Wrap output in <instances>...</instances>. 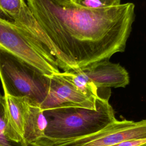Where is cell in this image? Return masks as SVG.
Listing matches in <instances>:
<instances>
[{
  "label": "cell",
  "mask_w": 146,
  "mask_h": 146,
  "mask_svg": "<svg viewBox=\"0 0 146 146\" xmlns=\"http://www.w3.org/2000/svg\"><path fill=\"white\" fill-rule=\"evenodd\" d=\"M0 50L50 75L60 71L55 59L42 50L13 22L0 16Z\"/></svg>",
  "instance_id": "cell-4"
},
{
  "label": "cell",
  "mask_w": 146,
  "mask_h": 146,
  "mask_svg": "<svg viewBox=\"0 0 146 146\" xmlns=\"http://www.w3.org/2000/svg\"><path fill=\"white\" fill-rule=\"evenodd\" d=\"M67 1H70V2H75V0H64Z\"/></svg>",
  "instance_id": "cell-16"
},
{
  "label": "cell",
  "mask_w": 146,
  "mask_h": 146,
  "mask_svg": "<svg viewBox=\"0 0 146 146\" xmlns=\"http://www.w3.org/2000/svg\"><path fill=\"white\" fill-rule=\"evenodd\" d=\"M26 1L63 71H76L124 51L135 17L133 3L90 9L64 0Z\"/></svg>",
  "instance_id": "cell-1"
},
{
  "label": "cell",
  "mask_w": 146,
  "mask_h": 146,
  "mask_svg": "<svg viewBox=\"0 0 146 146\" xmlns=\"http://www.w3.org/2000/svg\"><path fill=\"white\" fill-rule=\"evenodd\" d=\"M107 6H117L121 4V0H99Z\"/></svg>",
  "instance_id": "cell-14"
},
{
  "label": "cell",
  "mask_w": 146,
  "mask_h": 146,
  "mask_svg": "<svg viewBox=\"0 0 146 146\" xmlns=\"http://www.w3.org/2000/svg\"><path fill=\"white\" fill-rule=\"evenodd\" d=\"M0 80L4 94L25 98L32 104L40 106L48 93V75L1 50Z\"/></svg>",
  "instance_id": "cell-3"
},
{
  "label": "cell",
  "mask_w": 146,
  "mask_h": 146,
  "mask_svg": "<svg viewBox=\"0 0 146 146\" xmlns=\"http://www.w3.org/2000/svg\"><path fill=\"white\" fill-rule=\"evenodd\" d=\"M47 96L40 107L43 110L60 107H78L88 109L96 108V99L87 97L78 90L62 75V72L48 75Z\"/></svg>",
  "instance_id": "cell-7"
},
{
  "label": "cell",
  "mask_w": 146,
  "mask_h": 146,
  "mask_svg": "<svg viewBox=\"0 0 146 146\" xmlns=\"http://www.w3.org/2000/svg\"><path fill=\"white\" fill-rule=\"evenodd\" d=\"M76 71L84 75L99 88L125 87L129 83V76L125 68L109 60L94 63Z\"/></svg>",
  "instance_id": "cell-8"
},
{
  "label": "cell",
  "mask_w": 146,
  "mask_h": 146,
  "mask_svg": "<svg viewBox=\"0 0 146 146\" xmlns=\"http://www.w3.org/2000/svg\"><path fill=\"white\" fill-rule=\"evenodd\" d=\"M146 139V119L116 120L100 131L80 138L62 141L52 146H112L131 140Z\"/></svg>",
  "instance_id": "cell-5"
},
{
  "label": "cell",
  "mask_w": 146,
  "mask_h": 146,
  "mask_svg": "<svg viewBox=\"0 0 146 146\" xmlns=\"http://www.w3.org/2000/svg\"><path fill=\"white\" fill-rule=\"evenodd\" d=\"M3 96L10 122L14 129L23 138L25 116L30 102L25 98L14 97L6 94Z\"/></svg>",
  "instance_id": "cell-10"
},
{
  "label": "cell",
  "mask_w": 146,
  "mask_h": 146,
  "mask_svg": "<svg viewBox=\"0 0 146 146\" xmlns=\"http://www.w3.org/2000/svg\"><path fill=\"white\" fill-rule=\"evenodd\" d=\"M139 146H146V143H144V144H141V145H140Z\"/></svg>",
  "instance_id": "cell-17"
},
{
  "label": "cell",
  "mask_w": 146,
  "mask_h": 146,
  "mask_svg": "<svg viewBox=\"0 0 146 146\" xmlns=\"http://www.w3.org/2000/svg\"><path fill=\"white\" fill-rule=\"evenodd\" d=\"M146 143V139L124 141L112 146H139Z\"/></svg>",
  "instance_id": "cell-13"
},
{
  "label": "cell",
  "mask_w": 146,
  "mask_h": 146,
  "mask_svg": "<svg viewBox=\"0 0 146 146\" xmlns=\"http://www.w3.org/2000/svg\"><path fill=\"white\" fill-rule=\"evenodd\" d=\"M47 120L40 106L30 103L27 106L24 120L23 138L27 143L39 144L45 139Z\"/></svg>",
  "instance_id": "cell-9"
},
{
  "label": "cell",
  "mask_w": 146,
  "mask_h": 146,
  "mask_svg": "<svg viewBox=\"0 0 146 146\" xmlns=\"http://www.w3.org/2000/svg\"><path fill=\"white\" fill-rule=\"evenodd\" d=\"M79 5L90 9H99L108 7L99 0H75Z\"/></svg>",
  "instance_id": "cell-12"
},
{
  "label": "cell",
  "mask_w": 146,
  "mask_h": 146,
  "mask_svg": "<svg viewBox=\"0 0 146 146\" xmlns=\"http://www.w3.org/2000/svg\"><path fill=\"white\" fill-rule=\"evenodd\" d=\"M108 99L99 97L96 108L60 107L43 111L47 120L43 141L54 144L95 133L117 120Z\"/></svg>",
  "instance_id": "cell-2"
},
{
  "label": "cell",
  "mask_w": 146,
  "mask_h": 146,
  "mask_svg": "<svg viewBox=\"0 0 146 146\" xmlns=\"http://www.w3.org/2000/svg\"><path fill=\"white\" fill-rule=\"evenodd\" d=\"M0 146H28L25 139L11 125L7 115L4 96L1 94Z\"/></svg>",
  "instance_id": "cell-11"
},
{
  "label": "cell",
  "mask_w": 146,
  "mask_h": 146,
  "mask_svg": "<svg viewBox=\"0 0 146 146\" xmlns=\"http://www.w3.org/2000/svg\"><path fill=\"white\" fill-rule=\"evenodd\" d=\"M27 145L28 146H51L50 145H48L46 143H44L43 142H42L40 143L39 144H29L27 143Z\"/></svg>",
  "instance_id": "cell-15"
},
{
  "label": "cell",
  "mask_w": 146,
  "mask_h": 146,
  "mask_svg": "<svg viewBox=\"0 0 146 146\" xmlns=\"http://www.w3.org/2000/svg\"><path fill=\"white\" fill-rule=\"evenodd\" d=\"M0 16L9 19L42 50L54 58L52 43L26 0H0Z\"/></svg>",
  "instance_id": "cell-6"
}]
</instances>
